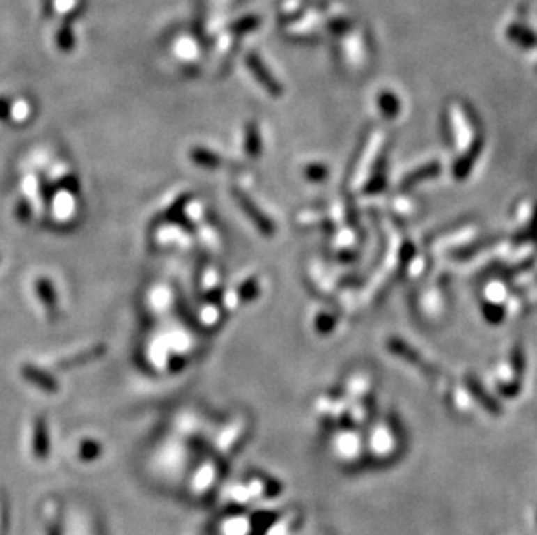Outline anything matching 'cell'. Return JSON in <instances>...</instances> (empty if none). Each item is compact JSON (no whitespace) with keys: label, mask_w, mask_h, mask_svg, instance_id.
<instances>
[{"label":"cell","mask_w":537,"mask_h":535,"mask_svg":"<svg viewBox=\"0 0 537 535\" xmlns=\"http://www.w3.org/2000/svg\"><path fill=\"white\" fill-rule=\"evenodd\" d=\"M9 115V107H7V101L0 100V118H6Z\"/></svg>","instance_id":"2e32d148"},{"label":"cell","mask_w":537,"mask_h":535,"mask_svg":"<svg viewBox=\"0 0 537 535\" xmlns=\"http://www.w3.org/2000/svg\"><path fill=\"white\" fill-rule=\"evenodd\" d=\"M306 176L310 179H313V181H315V179H317V181H318V179H324L325 176H327V171H325V167H322V165L313 164V165H310V167L306 169Z\"/></svg>","instance_id":"5bb4252c"},{"label":"cell","mask_w":537,"mask_h":535,"mask_svg":"<svg viewBox=\"0 0 537 535\" xmlns=\"http://www.w3.org/2000/svg\"><path fill=\"white\" fill-rule=\"evenodd\" d=\"M189 158H192L196 165L207 169H216L223 164L221 157H217L212 151L205 150V148H193V150L189 151Z\"/></svg>","instance_id":"9c48e42d"},{"label":"cell","mask_w":537,"mask_h":535,"mask_svg":"<svg viewBox=\"0 0 537 535\" xmlns=\"http://www.w3.org/2000/svg\"><path fill=\"white\" fill-rule=\"evenodd\" d=\"M16 210H17V217H20L21 221L30 219V207H28V203L24 202V199H21L20 202H17Z\"/></svg>","instance_id":"9a60e30c"},{"label":"cell","mask_w":537,"mask_h":535,"mask_svg":"<svg viewBox=\"0 0 537 535\" xmlns=\"http://www.w3.org/2000/svg\"><path fill=\"white\" fill-rule=\"evenodd\" d=\"M233 195H235V199H237V203H238V206H240V209L245 212V216H247L249 219H251L252 223H254V226L258 228V230L261 231V233L272 235L273 231H275V228H273L272 221H270L268 217H266L265 214H263V210L259 209V207L256 206L254 202H252L251 196L245 195V193H242L240 189H233Z\"/></svg>","instance_id":"6da1fadb"},{"label":"cell","mask_w":537,"mask_h":535,"mask_svg":"<svg viewBox=\"0 0 537 535\" xmlns=\"http://www.w3.org/2000/svg\"><path fill=\"white\" fill-rule=\"evenodd\" d=\"M247 65H249V68H251L252 72H254L256 79H258L259 82H261L263 86H265L266 91H270V93H272V94H280V91H282V89H280L279 82H277V80H273L272 75H268V70H266L265 66H263V63H259V59L256 58V56H252V54L249 56V58H247Z\"/></svg>","instance_id":"8992f818"},{"label":"cell","mask_w":537,"mask_h":535,"mask_svg":"<svg viewBox=\"0 0 537 535\" xmlns=\"http://www.w3.org/2000/svg\"><path fill=\"white\" fill-rule=\"evenodd\" d=\"M21 375L24 378V381L37 386L38 389H42V391L45 393H56L59 388V385L56 382V379L52 378L51 374H47L45 371L33 367V365L30 364H24L23 367H21Z\"/></svg>","instance_id":"7a4b0ae2"},{"label":"cell","mask_w":537,"mask_h":535,"mask_svg":"<svg viewBox=\"0 0 537 535\" xmlns=\"http://www.w3.org/2000/svg\"><path fill=\"white\" fill-rule=\"evenodd\" d=\"M379 107H381L384 117L386 115H388V117H393V115L398 111V101H396V98L391 96L389 93H382L381 96H379Z\"/></svg>","instance_id":"7c38bea8"},{"label":"cell","mask_w":537,"mask_h":535,"mask_svg":"<svg viewBox=\"0 0 537 535\" xmlns=\"http://www.w3.org/2000/svg\"><path fill=\"white\" fill-rule=\"evenodd\" d=\"M104 355V346H93L89 350H84L80 353L73 355V357L65 358V360L59 362V369H73V367H80V365H86L89 362L96 360V358L103 357Z\"/></svg>","instance_id":"5b68a950"},{"label":"cell","mask_w":537,"mask_h":535,"mask_svg":"<svg viewBox=\"0 0 537 535\" xmlns=\"http://www.w3.org/2000/svg\"><path fill=\"white\" fill-rule=\"evenodd\" d=\"M485 304H492V306H503V302L506 301L508 297V287L504 281L501 280H494L490 284L485 285Z\"/></svg>","instance_id":"ba28073f"},{"label":"cell","mask_w":537,"mask_h":535,"mask_svg":"<svg viewBox=\"0 0 537 535\" xmlns=\"http://www.w3.org/2000/svg\"><path fill=\"white\" fill-rule=\"evenodd\" d=\"M259 150H261L259 132L258 129H256V125L251 124L247 129H245V151H249L252 157H256V155L259 153Z\"/></svg>","instance_id":"8fae6325"},{"label":"cell","mask_w":537,"mask_h":535,"mask_svg":"<svg viewBox=\"0 0 537 535\" xmlns=\"http://www.w3.org/2000/svg\"><path fill=\"white\" fill-rule=\"evenodd\" d=\"M35 292L44 304L45 311L51 316H56V313H58V295H56V288L51 284V280L45 277L37 278L35 280Z\"/></svg>","instance_id":"3957f363"},{"label":"cell","mask_w":537,"mask_h":535,"mask_svg":"<svg viewBox=\"0 0 537 535\" xmlns=\"http://www.w3.org/2000/svg\"><path fill=\"white\" fill-rule=\"evenodd\" d=\"M440 172V165L437 162H430V164L423 165V167L416 169V171L409 172V174L403 178L402 181V188H409V186H414L416 183L424 181V179H431Z\"/></svg>","instance_id":"52a82bcc"},{"label":"cell","mask_w":537,"mask_h":535,"mask_svg":"<svg viewBox=\"0 0 537 535\" xmlns=\"http://www.w3.org/2000/svg\"><path fill=\"white\" fill-rule=\"evenodd\" d=\"M256 294H258V284H256L254 280L245 281L240 287V290H238V297H240L242 301H251L252 297H256Z\"/></svg>","instance_id":"4fadbf2b"},{"label":"cell","mask_w":537,"mask_h":535,"mask_svg":"<svg viewBox=\"0 0 537 535\" xmlns=\"http://www.w3.org/2000/svg\"><path fill=\"white\" fill-rule=\"evenodd\" d=\"M31 450L37 459H45L49 456V435L44 417H37L33 422V436H31Z\"/></svg>","instance_id":"277c9868"},{"label":"cell","mask_w":537,"mask_h":535,"mask_svg":"<svg viewBox=\"0 0 537 535\" xmlns=\"http://www.w3.org/2000/svg\"><path fill=\"white\" fill-rule=\"evenodd\" d=\"M101 456V445L96 440H84L79 445V459L94 460Z\"/></svg>","instance_id":"30bf717a"}]
</instances>
